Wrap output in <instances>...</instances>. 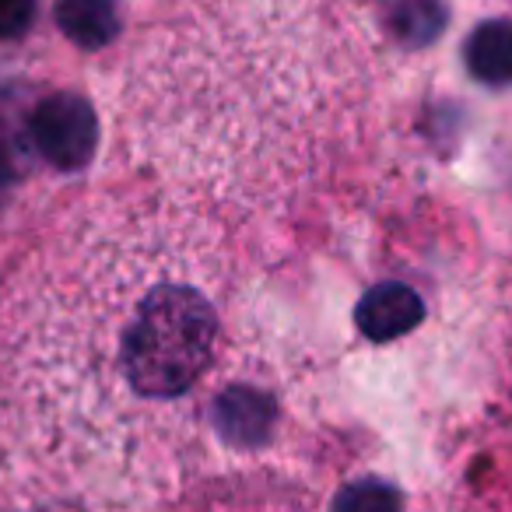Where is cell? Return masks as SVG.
Listing matches in <instances>:
<instances>
[{"instance_id": "3", "label": "cell", "mask_w": 512, "mask_h": 512, "mask_svg": "<svg viewBox=\"0 0 512 512\" xmlns=\"http://www.w3.org/2000/svg\"><path fill=\"white\" fill-rule=\"evenodd\" d=\"M179 512H316V498L281 474L246 470L200 484L183 495Z\"/></svg>"}, {"instance_id": "5", "label": "cell", "mask_w": 512, "mask_h": 512, "mask_svg": "<svg viewBox=\"0 0 512 512\" xmlns=\"http://www.w3.org/2000/svg\"><path fill=\"white\" fill-rule=\"evenodd\" d=\"M428 512H512V453L481 456L470 463L432 498Z\"/></svg>"}, {"instance_id": "6", "label": "cell", "mask_w": 512, "mask_h": 512, "mask_svg": "<svg viewBox=\"0 0 512 512\" xmlns=\"http://www.w3.org/2000/svg\"><path fill=\"white\" fill-rule=\"evenodd\" d=\"M358 330L372 344H390L407 337L425 320V299L414 288L397 285V281H379L362 295L355 309Z\"/></svg>"}, {"instance_id": "10", "label": "cell", "mask_w": 512, "mask_h": 512, "mask_svg": "<svg viewBox=\"0 0 512 512\" xmlns=\"http://www.w3.org/2000/svg\"><path fill=\"white\" fill-rule=\"evenodd\" d=\"M36 0H0V36H18L32 22Z\"/></svg>"}, {"instance_id": "7", "label": "cell", "mask_w": 512, "mask_h": 512, "mask_svg": "<svg viewBox=\"0 0 512 512\" xmlns=\"http://www.w3.org/2000/svg\"><path fill=\"white\" fill-rule=\"evenodd\" d=\"M57 22L60 32L81 50H102L116 36L113 0H60Z\"/></svg>"}, {"instance_id": "2", "label": "cell", "mask_w": 512, "mask_h": 512, "mask_svg": "<svg viewBox=\"0 0 512 512\" xmlns=\"http://www.w3.org/2000/svg\"><path fill=\"white\" fill-rule=\"evenodd\" d=\"M376 109V53L341 0H183L134 46L120 95L165 190L239 214L334 179Z\"/></svg>"}, {"instance_id": "4", "label": "cell", "mask_w": 512, "mask_h": 512, "mask_svg": "<svg viewBox=\"0 0 512 512\" xmlns=\"http://www.w3.org/2000/svg\"><path fill=\"white\" fill-rule=\"evenodd\" d=\"M32 148L64 172L88 165L95 151V113L81 95L57 92L32 109Z\"/></svg>"}, {"instance_id": "1", "label": "cell", "mask_w": 512, "mask_h": 512, "mask_svg": "<svg viewBox=\"0 0 512 512\" xmlns=\"http://www.w3.org/2000/svg\"><path fill=\"white\" fill-rule=\"evenodd\" d=\"M225 225L165 186L67 207L0 285V428L18 460L95 505L158 502L204 439L256 446L274 407L239 362Z\"/></svg>"}, {"instance_id": "8", "label": "cell", "mask_w": 512, "mask_h": 512, "mask_svg": "<svg viewBox=\"0 0 512 512\" xmlns=\"http://www.w3.org/2000/svg\"><path fill=\"white\" fill-rule=\"evenodd\" d=\"M467 67L484 85H509L512 81V25L488 22L467 39Z\"/></svg>"}, {"instance_id": "9", "label": "cell", "mask_w": 512, "mask_h": 512, "mask_svg": "<svg viewBox=\"0 0 512 512\" xmlns=\"http://www.w3.org/2000/svg\"><path fill=\"white\" fill-rule=\"evenodd\" d=\"M334 512H404V495L390 481L358 477L337 491Z\"/></svg>"}]
</instances>
